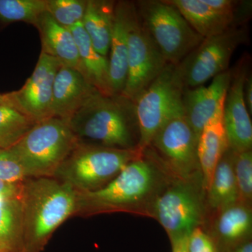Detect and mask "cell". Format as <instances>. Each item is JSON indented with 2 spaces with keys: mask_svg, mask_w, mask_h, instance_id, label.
I'll list each match as a JSON object with an SVG mask.
<instances>
[{
  "mask_svg": "<svg viewBox=\"0 0 252 252\" xmlns=\"http://www.w3.org/2000/svg\"><path fill=\"white\" fill-rule=\"evenodd\" d=\"M77 200V191L54 177H28L23 181L21 252H42L54 232L74 216Z\"/></svg>",
  "mask_w": 252,
  "mask_h": 252,
  "instance_id": "obj_1",
  "label": "cell"
},
{
  "mask_svg": "<svg viewBox=\"0 0 252 252\" xmlns=\"http://www.w3.org/2000/svg\"><path fill=\"white\" fill-rule=\"evenodd\" d=\"M143 155L138 147L112 148L79 140L54 178L77 193L94 191L114 180L127 164Z\"/></svg>",
  "mask_w": 252,
  "mask_h": 252,
  "instance_id": "obj_2",
  "label": "cell"
},
{
  "mask_svg": "<svg viewBox=\"0 0 252 252\" xmlns=\"http://www.w3.org/2000/svg\"><path fill=\"white\" fill-rule=\"evenodd\" d=\"M152 164L143 157L130 162L107 185L87 193H77L74 216L89 217L116 212H137L152 193L156 182Z\"/></svg>",
  "mask_w": 252,
  "mask_h": 252,
  "instance_id": "obj_3",
  "label": "cell"
},
{
  "mask_svg": "<svg viewBox=\"0 0 252 252\" xmlns=\"http://www.w3.org/2000/svg\"><path fill=\"white\" fill-rule=\"evenodd\" d=\"M79 141L67 122L52 117L36 123L9 149L21 163L26 178L54 177Z\"/></svg>",
  "mask_w": 252,
  "mask_h": 252,
  "instance_id": "obj_4",
  "label": "cell"
},
{
  "mask_svg": "<svg viewBox=\"0 0 252 252\" xmlns=\"http://www.w3.org/2000/svg\"><path fill=\"white\" fill-rule=\"evenodd\" d=\"M130 102L120 96L98 94L67 123L79 140H94L112 148H136L127 112Z\"/></svg>",
  "mask_w": 252,
  "mask_h": 252,
  "instance_id": "obj_5",
  "label": "cell"
},
{
  "mask_svg": "<svg viewBox=\"0 0 252 252\" xmlns=\"http://www.w3.org/2000/svg\"><path fill=\"white\" fill-rule=\"evenodd\" d=\"M185 87L175 64L165 69L135 99V114L138 126L137 147L144 152L158 131L172 119L185 115Z\"/></svg>",
  "mask_w": 252,
  "mask_h": 252,
  "instance_id": "obj_6",
  "label": "cell"
},
{
  "mask_svg": "<svg viewBox=\"0 0 252 252\" xmlns=\"http://www.w3.org/2000/svg\"><path fill=\"white\" fill-rule=\"evenodd\" d=\"M136 8L169 64L177 65L203 41L180 11L167 0L140 1Z\"/></svg>",
  "mask_w": 252,
  "mask_h": 252,
  "instance_id": "obj_7",
  "label": "cell"
},
{
  "mask_svg": "<svg viewBox=\"0 0 252 252\" xmlns=\"http://www.w3.org/2000/svg\"><path fill=\"white\" fill-rule=\"evenodd\" d=\"M248 36L245 28L231 27L220 34L205 38L176 65L185 89L203 86L228 70L235 50L247 41Z\"/></svg>",
  "mask_w": 252,
  "mask_h": 252,
  "instance_id": "obj_8",
  "label": "cell"
},
{
  "mask_svg": "<svg viewBox=\"0 0 252 252\" xmlns=\"http://www.w3.org/2000/svg\"><path fill=\"white\" fill-rule=\"evenodd\" d=\"M160 49L141 21L135 4L127 40V72L120 97L133 103L167 64Z\"/></svg>",
  "mask_w": 252,
  "mask_h": 252,
  "instance_id": "obj_9",
  "label": "cell"
},
{
  "mask_svg": "<svg viewBox=\"0 0 252 252\" xmlns=\"http://www.w3.org/2000/svg\"><path fill=\"white\" fill-rule=\"evenodd\" d=\"M153 212L172 244L189 238L203 222L201 202L187 182L172 186L158 196L154 202Z\"/></svg>",
  "mask_w": 252,
  "mask_h": 252,
  "instance_id": "obj_10",
  "label": "cell"
},
{
  "mask_svg": "<svg viewBox=\"0 0 252 252\" xmlns=\"http://www.w3.org/2000/svg\"><path fill=\"white\" fill-rule=\"evenodd\" d=\"M198 137L185 115L172 119L158 131L153 146L167 167L185 182L199 170Z\"/></svg>",
  "mask_w": 252,
  "mask_h": 252,
  "instance_id": "obj_11",
  "label": "cell"
},
{
  "mask_svg": "<svg viewBox=\"0 0 252 252\" xmlns=\"http://www.w3.org/2000/svg\"><path fill=\"white\" fill-rule=\"evenodd\" d=\"M61 64L41 53L36 67L26 84L18 91L6 94L8 104L38 123L52 118L54 79Z\"/></svg>",
  "mask_w": 252,
  "mask_h": 252,
  "instance_id": "obj_12",
  "label": "cell"
},
{
  "mask_svg": "<svg viewBox=\"0 0 252 252\" xmlns=\"http://www.w3.org/2000/svg\"><path fill=\"white\" fill-rule=\"evenodd\" d=\"M245 64L232 73L223 112L228 147L235 154L252 150V124L245 96L244 87L248 73Z\"/></svg>",
  "mask_w": 252,
  "mask_h": 252,
  "instance_id": "obj_13",
  "label": "cell"
},
{
  "mask_svg": "<svg viewBox=\"0 0 252 252\" xmlns=\"http://www.w3.org/2000/svg\"><path fill=\"white\" fill-rule=\"evenodd\" d=\"M233 71L230 69L212 79L207 86L185 89L183 94L185 116L199 137L204 127L223 116L227 92Z\"/></svg>",
  "mask_w": 252,
  "mask_h": 252,
  "instance_id": "obj_14",
  "label": "cell"
},
{
  "mask_svg": "<svg viewBox=\"0 0 252 252\" xmlns=\"http://www.w3.org/2000/svg\"><path fill=\"white\" fill-rule=\"evenodd\" d=\"M98 94L100 93L79 71L61 66L54 79L53 117L69 122L79 109Z\"/></svg>",
  "mask_w": 252,
  "mask_h": 252,
  "instance_id": "obj_15",
  "label": "cell"
},
{
  "mask_svg": "<svg viewBox=\"0 0 252 252\" xmlns=\"http://www.w3.org/2000/svg\"><path fill=\"white\" fill-rule=\"evenodd\" d=\"M135 4L128 1L116 3L110 47H109V88L112 97L122 94L127 72V40L131 15Z\"/></svg>",
  "mask_w": 252,
  "mask_h": 252,
  "instance_id": "obj_16",
  "label": "cell"
},
{
  "mask_svg": "<svg viewBox=\"0 0 252 252\" xmlns=\"http://www.w3.org/2000/svg\"><path fill=\"white\" fill-rule=\"evenodd\" d=\"M41 42V53L57 60L61 65L80 72L77 44L72 32L61 26L45 11L36 21Z\"/></svg>",
  "mask_w": 252,
  "mask_h": 252,
  "instance_id": "obj_17",
  "label": "cell"
},
{
  "mask_svg": "<svg viewBox=\"0 0 252 252\" xmlns=\"http://www.w3.org/2000/svg\"><path fill=\"white\" fill-rule=\"evenodd\" d=\"M228 148L222 116L207 124L198 137L197 156L199 168L203 175V188L207 191L211 185L217 165Z\"/></svg>",
  "mask_w": 252,
  "mask_h": 252,
  "instance_id": "obj_18",
  "label": "cell"
},
{
  "mask_svg": "<svg viewBox=\"0 0 252 252\" xmlns=\"http://www.w3.org/2000/svg\"><path fill=\"white\" fill-rule=\"evenodd\" d=\"M69 30L77 44L80 72L101 94L112 97L109 88L108 58L94 49L82 23H78Z\"/></svg>",
  "mask_w": 252,
  "mask_h": 252,
  "instance_id": "obj_19",
  "label": "cell"
},
{
  "mask_svg": "<svg viewBox=\"0 0 252 252\" xmlns=\"http://www.w3.org/2000/svg\"><path fill=\"white\" fill-rule=\"evenodd\" d=\"M116 2L109 0H88L82 26L94 49L108 58Z\"/></svg>",
  "mask_w": 252,
  "mask_h": 252,
  "instance_id": "obj_20",
  "label": "cell"
},
{
  "mask_svg": "<svg viewBox=\"0 0 252 252\" xmlns=\"http://www.w3.org/2000/svg\"><path fill=\"white\" fill-rule=\"evenodd\" d=\"M180 11L190 27L202 37L220 34L231 27L228 18L217 14L204 0H167Z\"/></svg>",
  "mask_w": 252,
  "mask_h": 252,
  "instance_id": "obj_21",
  "label": "cell"
},
{
  "mask_svg": "<svg viewBox=\"0 0 252 252\" xmlns=\"http://www.w3.org/2000/svg\"><path fill=\"white\" fill-rule=\"evenodd\" d=\"M234 157V152L228 148L219 162L207 190L209 204L215 210L220 211L238 203V190L233 167Z\"/></svg>",
  "mask_w": 252,
  "mask_h": 252,
  "instance_id": "obj_22",
  "label": "cell"
},
{
  "mask_svg": "<svg viewBox=\"0 0 252 252\" xmlns=\"http://www.w3.org/2000/svg\"><path fill=\"white\" fill-rule=\"evenodd\" d=\"M252 216L248 205L236 203L220 210L216 223L220 241L233 249L244 243L252 231Z\"/></svg>",
  "mask_w": 252,
  "mask_h": 252,
  "instance_id": "obj_23",
  "label": "cell"
},
{
  "mask_svg": "<svg viewBox=\"0 0 252 252\" xmlns=\"http://www.w3.org/2000/svg\"><path fill=\"white\" fill-rule=\"evenodd\" d=\"M23 245L21 198L0 201V252H21Z\"/></svg>",
  "mask_w": 252,
  "mask_h": 252,
  "instance_id": "obj_24",
  "label": "cell"
},
{
  "mask_svg": "<svg viewBox=\"0 0 252 252\" xmlns=\"http://www.w3.org/2000/svg\"><path fill=\"white\" fill-rule=\"evenodd\" d=\"M35 124L9 104H0V148L9 149Z\"/></svg>",
  "mask_w": 252,
  "mask_h": 252,
  "instance_id": "obj_25",
  "label": "cell"
},
{
  "mask_svg": "<svg viewBox=\"0 0 252 252\" xmlns=\"http://www.w3.org/2000/svg\"><path fill=\"white\" fill-rule=\"evenodd\" d=\"M46 11V0H0V21L6 24L25 22L36 24Z\"/></svg>",
  "mask_w": 252,
  "mask_h": 252,
  "instance_id": "obj_26",
  "label": "cell"
},
{
  "mask_svg": "<svg viewBox=\"0 0 252 252\" xmlns=\"http://www.w3.org/2000/svg\"><path fill=\"white\" fill-rule=\"evenodd\" d=\"M88 0H46V11L61 26L73 27L82 23Z\"/></svg>",
  "mask_w": 252,
  "mask_h": 252,
  "instance_id": "obj_27",
  "label": "cell"
},
{
  "mask_svg": "<svg viewBox=\"0 0 252 252\" xmlns=\"http://www.w3.org/2000/svg\"><path fill=\"white\" fill-rule=\"evenodd\" d=\"M238 203L248 205L252 198V151L235 154L233 161Z\"/></svg>",
  "mask_w": 252,
  "mask_h": 252,
  "instance_id": "obj_28",
  "label": "cell"
},
{
  "mask_svg": "<svg viewBox=\"0 0 252 252\" xmlns=\"http://www.w3.org/2000/svg\"><path fill=\"white\" fill-rule=\"evenodd\" d=\"M26 177L21 163L10 149L0 148V180L23 182Z\"/></svg>",
  "mask_w": 252,
  "mask_h": 252,
  "instance_id": "obj_29",
  "label": "cell"
},
{
  "mask_svg": "<svg viewBox=\"0 0 252 252\" xmlns=\"http://www.w3.org/2000/svg\"><path fill=\"white\" fill-rule=\"evenodd\" d=\"M187 248L188 252H218L213 240L200 227L189 235Z\"/></svg>",
  "mask_w": 252,
  "mask_h": 252,
  "instance_id": "obj_30",
  "label": "cell"
},
{
  "mask_svg": "<svg viewBox=\"0 0 252 252\" xmlns=\"http://www.w3.org/2000/svg\"><path fill=\"white\" fill-rule=\"evenodd\" d=\"M22 188L23 182L13 183L0 180V201L21 198Z\"/></svg>",
  "mask_w": 252,
  "mask_h": 252,
  "instance_id": "obj_31",
  "label": "cell"
},
{
  "mask_svg": "<svg viewBox=\"0 0 252 252\" xmlns=\"http://www.w3.org/2000/svg\"><path fill=\"white\" fill-rule=\"evenodd\" d=\"M244 96L245 103L250 115L252 114V77L251 74H248L244 87Z\"/></svg>",
  "mask_w": 252,
  "mask_h": 252,
  "instance_id": "obj_32",
  "label": "cell"
},
{
  "mask_svg": "<svg viewBox=\"0 0 252 252\" xmlns=\"http://www.w3.org/2000/svg\"><path fill=\"white\" fill-rule=\"evenodd\" d=\"M188 239H184L172 244V252H188Z\"/></svg>",
  "mask_w": 252,
  "mask_h": 252,
  "instance_id": "obj_33",
  "label": "cell"
},
{
  "mask_svg": "<svg viewBox=\"0 0 252 252\" xmlns=\"http://www.w3.org/2000/svg\"><path fill=\"white\" fill-rule=\"evenodd\" d=\"M230 252H252V243L251 241L244 242V243L240 244L238 246L232 249Z\"/></svg>",
  "mask_w": 252,
  "mask_h": 252,
  "instance_id": "obj_34",
  "label": "cell"
},
{
  "mask_svg": "<svg viewBox=\"0 0 252 252\" xmlns=\"http://www.w3.org/2000/svg\"><path fill=\"white\" fill-rule=\"evenodd\" d=\"M0 104H8L6 94H0Z\"/></svg>",
  "mask_w": 252,
  "mask_h": 252,
  "instance_id": "obj_35",
  "label": "cell"
}]
</instances>
